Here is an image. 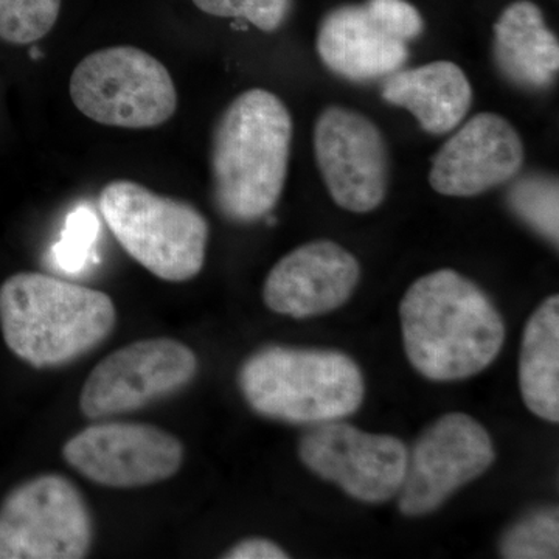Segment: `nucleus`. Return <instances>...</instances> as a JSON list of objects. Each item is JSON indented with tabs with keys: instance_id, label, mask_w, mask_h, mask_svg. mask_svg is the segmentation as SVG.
Segmentation results:
<instances>
[{
	"instance_id": "obj_1",
	"label": "nucleus",
	"mask_w": 559,
	"mask_h": 559,
	"mask_svg": "<svg viewBox=\"0 0 559 559\" xmlns=\"http://www.w3.org/2000/svg\"><path fill=\"white\" fill-rule=\"evenodd\" d=\"M400 316L407 358L430 381L480 373L506 341V323L495 304L452 270L418 278L403 297Z\"/></svg>"
},
{
	"instance_id": "obj_2",
	"label": "nucleus",
	"mask_w": 559,
	"mask_h": 559,
	"mask_svg": "<svg viewBox=\"0 0 559 559\" xmlns=\"http://www.w3.org/2000/svg\"><path fill=\"white\" fill-rule=\"evenodd\" d=\"M293 120L266 90L238 95L213 131V200L224 218L253 223L270 216L288 176Z\"/></svg>"
},
{
	"instance_id": "obj_3",
	"label": "nucleus",
	"mask_w": 559,
	"mask_h": 559,
	"mask_svg": "<svg viewBox=\"0 0 559 559\" xmlns=\"http://www.w3.org/2000/svg\"><path fill=\"white\" fill-rule=\"evenodd\" d=\"M116 323V305L103 290L40 272H20L0 286L3 340L35 369L73 362L108 340Z\"/></svg>"
},
{
	"instance_id": "obj_4",
	"label": "nucleus",
	"mask_w": 559,
	"mask_h": 559,
	"mask_svg": "<svg viewBox=\"0 0 559 559\" xmlns=\"http://www.w3.org/2000/svg\"><path fill=\"white\" fill-rule=\"evenodd\" d=\"M238 384L257 414L294 425L337 421L366 396L358 364L333 349L270 345L245 360Z\"/></svg>"
},
{
	"instance_id": "obj_5",
	"label": "nucleus",
	"mask_w": 559,
	"mask_h": 559,
	"mask_svg": "<svg viewBox=\"0 0 559 559\" xmlns=\"http://www.w3.org/2000/svg\"><path fill=\"white\" fill-rule=\"evenodd\" d=\"M100 210L124 252L157 278L189 282L204 267L209 223L190 202L117 179L103 187Z\"/></svg>"
},
{
	"instance_id": "obj_6",
	"label": "nucleus",
	"mask_w": 559,
	"mask_h": 559,
	"mask_svg": "<svg viewBox=\"0 0 559 559\" xmlns=\"http://www.w3.org/2000/svg\"><path fill=\"white\" fill-rule=\"evenodd\" d=\"M69 92L83 116L105 127L148 130L167 123L178 109L168 69L131 46L87 55L73 70Z\"/></svg>"
},
{
	"instance_id": "obj_7",
	"label": "nucleus",
	"mask_w": 559,
	"mask_h": 559,
	"mask_svg": "<svg viewBox=\"0 0 559 559\" xmlns=\"http://www.w3.org/2000/svg\"><path fill=\"white\" fill-rule=\"evenodd\" d=\"M92 539L86 499L61 474L24 481L0 507V559L86 558Z\"/></svg>"
},
{
	"instance_id": "obj_8",
	"label": "nucleus",
	"mask_w": 559,
	"mask_h": 559,
	"mask_svg": "<svg viewBox=\"0 0 559 559\" xmlns=\"http://www.w3.org/2000/svg\"><path fill=\"white\" fill-rule=\"evenodd\" d=\"M198 366L193 349L171 337L132 342L91 371L81 389V414L103 419L143 409L186 389Z\"/></svg>"
},
{
	"instance_id": "obj_9",
	"label": "nucleus",
	"mask_w": 559,
	"mask_h": 559,
	"mask_svg": "<svg viewBox=\"0 0 559 559\" xmlns=\"http://www.w3.org/2000/svg\"><path fill=\"white\" fill-rule=\"evenodd\" d=\"M487 429L466 414H448L419 436L407 454L400 510L423 516L440 509L457 489L476 480L495 462Z\"/></svg>"
},
{
	"instance_id": "obj_10",
	"label": "nucleus",
	"mask_w": 559,
	"mask_h": 559,
	"mask_svg": "<svg viewBox=\"0 0 559 559\" xmlns=\"http://www.w3.org/2000/svg\"><path fill=\"white\" fill-rule=\"evenodd\" d=\"M62 457L94 484L140 488L171 479L183 462V447L167 430L145 423L92 425L66 441Z\"/></svg>"
},
{
	"instance_id": "obj_11",
	"label": "nucleus",
	"mask_w": 559,
	"mask_h": 559,
	"mask_svg": "<svg viewBox=\"0 0 559 559\" xmlns=\"http://www.w3.org/2000/svg\"><path fill=\"white\" fill-rule=\"evenodd\" d=\"M407 454L396 437L362 432L341 419L308 430L299 447L308 469L366 503L388 502L399 495Z\"/></svg>"
},
{
	"instance_id": "obj_12",
	"label": "nucleus",
	"mask_w": 559,
	"mask_h": 559,
	"mask_svg": "<svg viewBox=\"0 0 559 559\" xmlns=\"http://www.w3.org/2000/svg\"><path fill=\"white\" fill-rule=\"evenodd\" d=\"M314 154L333 201L353 213L380 207L388 193L389 151L377 124L355 110L330 106L314 128Z\"/></svg>"
},
{
	"instance_id": "obj_13",
	"label": "nucleus",
	"mask_w": 559,
	"mask_h": 559,
	"mask_svg": "<svg viewBox=\"0 0 559 559\" xmlns=\"http://www.w3.org/2000/svg\"><path fill=\"white\" fill-rule=\"evenodd\" d=\"M524 157V143L509 120L477 114L433 157L429 182L444 197H477L516 178Z\"/></svg>"
},
{
	"instance_id": "obj_14",
	"label": "nucleus",
	"mask_w": 559,
	"mask_h": 559,
	"mask_svg": "<svg viewBox=\"0 0 559 559\" xmlns=\"http://www.w3.org/2000/svg\"><path fill=\"white\" fill-rule=\"evenodd\" d=\"M360 278L355 255L337 242L311 241L294 249L272 267L263 286L271 311L305 319L347 304Z\"/></svg>"
},
{
	"instance_id": "obj_15",
	"label": "nucleus",
	"mask_w": 559,
	"mask_h": 559,
	"mask_svg": "<svg viewBox=\"0 0 559 559\" xmlns=\"http://www.w3.org/2000/svg\"><path fill=\"white\" fill-rule=\"evenodd\" d=\"M316 47L331 72L356 83L392 75L409 58L407 44L385 32L364 3L331 10L320 24Z\"/></svg>"
},
{
	"instance_id": "obj_16",
	"label": "nucleus",
	"mask_w": 559,
	"mask_h": 559,
	"mask_svg": "<svg viewBox=\"0 0 559 559\" xmlns=\"http://www.w3.org/2000/svg\"><path fill=\"white\" fill-rule=\"evenodd\" d=\"M492 57L514 86L530 91L551 86L559 69V44L535 3L520 0L502 11L495 24Z\"/></svg>"
},
{
	"instance_id": "obj_17",
	"label": "nucleus",
	"mask_w": 559,
	"mask_h": 559,
	"mask_svg": "<svg viewBox=\"0 0 559 559\" xmlns=\"http://www.w3.org/2000/svg\"><path fill=\"white\" fill-rule=\"evenodd\" d=\"M382 98L409 110L423 130L439 135L454 130L465 119L473 90L455 62L436 61L389 75Z\"/></svg>"
},
{
	"instance_id": "obj_18",
	"label": "nucleus",
	"mask_w": 559,
	"mask_h": 559,
	"mask_svg": "<svg viewBox=\"0 0 559 559\" xmlns=\"http://www.w3.org/2000/svg\"><path fill=\"white\" fill-rule=\"evenodd\" d=\"M522 399L536 417L559 421V297L551 296L533 312L522 337Z\"/></svg>"
},
{
	"instance_id": "obj_19",
	"label": "nucleus",
	"mask_w": 559,
	"mask_h": 559,
	"mask_svg": "<svg viewBox=\"0 0 559 559\" xmlns=\"http://www.w3.org/2000/svg\"><path fill=\"white\" fill-rule=\"evenodd\" d=\"M510 209L546 240H559V187L551 176L530 175L518 179L507 194Z\"/></svg>"
},
{
	"instance_id": "obj_20",
	"label": "nucleus",
	"mask_w": 559,
	"mask_h": 559,
	"mask_svg": "<svg viewBox=\"0 0 559 559\" xmlns=\"http://www.w3.org/2000/svg\"><path fill=\"white\" fill-rule=\"evenodd\" d=\"M62 0H0V39L28 46L46 38L57 24Z\"/></svg>"
},
{
	"instance_id": "obj_21",
	"label": "nucleus",
	"mask_w": 559,
	"mask_h": 559,
	"mask_svg": "<svg viewBox=\"0 0 559 559\" xmlns=\"http://www.w3.org/2000/svg\"><path fill=\"white\" fill-rule=\"evenodd\" d=\"M558 551L557 509H543L522 518L500 543V554L509 559H551L559 557Z\"/></svg>"
},
{
	"instance_id": "obj_22",
	"label": "nucleus",
	"mask_w": 559,
	"mask_h": 559,
	"mask_svg": "<svg viewBox=\"0 0 559 559\" xmlns=\"http://www.w3.org/2000/svg\"><path fill=\"white\" fill-rule=\"evenodd\" d=\"M210 16L242 20L261 32H275L288 20L293 0H191Z\"/></svg>"
},
{
	"instance_id": "obj_23",
	"label": "nucleus",
	"mask_w": 559,
	"mask_h": 559,
	"mask_svg": "<svg viewBox=\"0 0 559 559\" xmlns=\"http://www.w3.org/2000/svg\"><path fill=\"white\" fill-rule=\"evenodd\" d=\"M97 227V219L87 210L81 209L70 216L61 241L53 249L55 260L62 270L76 272L86 264Z\"/></svg>"
},
{
	"instance_id": "obj_24",
	"label": "nucleus",
	"mask_w": 559,
	"mask_h": 559,
	"mask_svg": "<svg viewBox=\"0 0 559 559\" xmlns=\"http://www.w3.org/2000/svg\"><path fill=\"white\" fill-rule=\"evenodd\" d=\"M364 7L385 32L403 43L418 38L425 31L421 14L407 0H366Z\"/></svg>"
},
{
	"instance_id": "obj_25",
	"label": "nucleus",
	"mask_w": 559,
	"mask_h": 559,
	"mask_svg": "<svg viewBox=\"0 0 559 559\" xmlns=\"http://www.w3.org/2000/svg\"><path fill=\"white\" fill-rule=\"evenodd\" d=\"M226 559H286V554L274 540L264 538L242 539L223 555Z\"/></svg>"
}]
</instances>
